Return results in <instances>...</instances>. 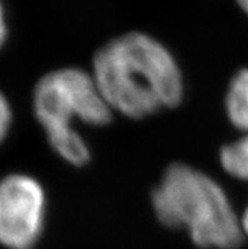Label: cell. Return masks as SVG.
Returning a JSON list of instances; mask_svg holds the SVG:
<instances>
[{"mask_svg":"<svg viewBox=\"0 0 248 249\" xmlns=\"http://www.w3.org/2000/svg\"><path fill=\"white\" fill-rule=\"evenodd\" d=\"M93 78L108 106L129 118L173 107L183 97L175 58L160 42L139 32L102 47L93 60Z\"/></svg>","mask_w":248,"mask_h":249,"instance_id":"6da1fadb","label":"cell"},{"mask_svg":"<svg viewBox=\"0 0 248 249\" xmlns=\"http://www.w3.org/2000/svg\"><path fill=\"white\" fill-rule=\"evenodd\" d=\"M153 208L168 227H184L202 248L233 249L242 229L232 203L212 178L186 164H172L151 196Z\"/></svg>","mask_w":248,"mask_h":249,"instance_id":"7a4b0ae2","label":"cell"},{"mask_svg":"<svg viewBox=\"0 0 248 249\" xmlns=\"http://www.w3.org/2000/svg\"><path fill=\"white\" fill-rule=\"evenodd\" d=\"M33 109L53 149L75 166L88 161L90 151L74 123L105 125L112 118V109L99 91L93 75L76 67L45 75L36 84Z\"/></svg>","mask_w":248,"mask_h":249,"instance_id":"3957f363","label":"cell"},{"mask_svg":"<svg viewBox=\"0 0 248 249\" xmlns=\"http://www.w3.org/2000/svg\"><path fill=\"white\" fill-rule=\"evenodd\" d=\"M45 193L29 175L0 180V243L8 249H32L42 234Z\"/></svg>","mask_w":248,"mask_h":249,"instance_id":"277c9868","label":"cell"},{"mask_svg":"<svg viewBox=\"0 0 248 249\" xmlns=\"http://www.w3.org/2000/svg\"><path fill=\"white\" fill-rule=\"evenodd\" d=\"M226 110L230 123L248 133V69L239 71L232 78L226 94Z\"/></svg>","mask_w":248,"mask_h":249,"instance_id":"5b68a950","label":"cell"},{"mask_svg":"<svg viewBox=\"0 0 248 249\" xmlns=\"http://www.w3.org/2000/svg\"><path fill=\"white\" fill-rule=\"evenodd\" d=\"M223 169L233 178L248 180V133L233 143L226 145L220 152Z\"/></svg>","mask_w":248,"mask_h":249,"instance_id":"8992f818","label":"cell"},{"mask_svg":"<svg viewBox=\"0 0 248 249\" xmlns=\"http://www.w3.org/2000/svg\"><path fill=\"white\" fill-rule=\"evenodd\" d=\"M11 121H12V112L9 103L5 99V96L0 93V143L6 138L11 127Z\"/></svg>","mask_w":248,"mask_h":249,"instance_id":"52a82bcc","label":"cell"},{"mask_svg":"<svg viewBox=\"0 0 248 249\" xmlns=\"http://www.w3.org/2000/svg\"><path fill=\"white\" fill-rule=\"evenodd\" d=\"M6 39V24H5V15H3V8L0 5V47L3 45Z\"/></svg>","mask_w":248,"mask_h":249,"instance_id":"ba28073f","label":"cell"},{"mask_svg":"<svg viewBox=\"0 0 248 249\" xmlns=\"http://www.w3.org/2000/svg\"><path fill=\"white\" fill-rule=\"evenodd\" d=\"M241 229H242V233L248 236V206L245 208L244 215L241 218Z\"/></svg>","mask_w":248,"mask_h":249,"instance_id":"9c48e42d","label":"cell"},{"mask_svg":"<svg viewBox=\"0 0 248 249\" xmlns=\"http://www.w3.org/2000/svg\"><path fill=\"white\" fill-rule=\"evenodd\" d=\"M238 5L245 14H248V0H238Z\"/></svg>","mask_w":248,"mask_h":249,"instance_id":"30bf717a","label":"cell"}]
</instances>
